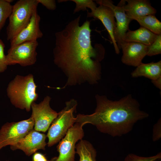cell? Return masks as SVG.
<instances>
[{"label":"cell","instance_id":"obj_1","mask_svg":"<svg viewBox=\"0 0 161 161\" xmlns=\"http://www.w3.org/2000/svg\"><path fill=\"white\" fill-rule=\"evenodd\" d=\"M80 17L55 33L54 62L67 78L60 89L85 83L95 84L101 78L100 62L104 57V49L100 44L92 46L90 22L86 20L80 26Z\"/></svg>","mask_w":161,"mask_h":161},{"label":"cell","instance_id":"obj_2","mask_svg":"<svg viewBox=\"0 0 161 161\" xmlns=\"http://www.w3.org/2000/svg\"><path fill=\"white\" fill-rule=\"evenodd\" d=\"M95 98L96 106L94 112L90 114H78L75 123L83 126L92 124L100 132L114 137L128 133L137 121L149 116L141 110L139 103L131 94L114 101L98 94Z\"/></svg>","mask_w":161,"mask_h":161},{"label":"cell","instance_id":"obj_3","mask_svg":"<svg viewBox=\"0 0 161 161\" xmlns=\"http://www.w3.org/2000/svg\"><path fill=\"white\" fill-rule=\"evenodd\" d=\"M37 87L32 74L25 76L18 75L8 83L7 95L15 107L29 112L32 104L38 97L36 91Z\"/></svg>","mask_w":161,"mask_h":161},{"label":"cell","instance_id":"obj_4","mask_svg":"<svg viewBox=\"0 0 161 161\" xmlns=\"http://www.w3.org/2000/svg\"><path fill=\"white\" fill-rule=\"evenodd\" d=\"M78 105L77 100L72 99L65 102V107L59 112L54 120L47 135V145L51 147L59 142L68 130L75 123L73 115Z\"/></svg>","mask_w":161,"mask_h":161},{"label":"cell","instance_id":"obj_5","mask_svg":"<svg viewBox=\"0 0 161 161\" xmlns=\"http://www.w3.org/2000/svg\"><path fill=\"white\" fill-rule=\"evenodd\" d=\"M38 4L37 0H20L13 5L7 28V40L10 41L27 25Z\"/></svg>","mask_w":161,"mask_h":161},{"label":"cell","instance_id":"obj_6","mask_svg":"<svg viewBox=\"0 0 161 161\" xmlns=\"http://www.w3.org/2000/svg\"><path fill=\"white\" fill-rule=\"evenodd\" d=\"M83 126L80 123H75L59 141L57 147L58 156L48 161H75L76 144L84 136Z\"/></svg>","mask_w":161,"mask_h":161},{"label":"cell","instance_id":"obj_7","mask_svg":"<svg viewBox=\"0 0 161 161\" xmlns=\"http://www.w3.org/2000/svg\"><path fill=\"white\" fill-rule=\"evenodd\" d=\"M37 41H27L10 47L6 55L8 66L18 64L22 66L34 64L37 61Z\"/></svg>","mask_w":161,"mask_h":161},{"label":"cell","instance_id":"obj_8","mask_svg":"<svg viewBox=\"0 0 161 161\" xmlns=\"http://www.w3.org/2000/svg\"><path fill=\"white\" fill-rule=\"evenodd\" d=\"M34 126V120L31 117L18 122L4 124L0 129V150L24 137L33 129Z\"/></svg>","mask_w":161,"mask_h":161},{"label":"cell","instance_id":"obj_9","mask_svg":"<svg viewBox=\"0 0 161 161\" xmlns=\"http://www.w3.org/2000/svg\"><path fill=\"white\" fill-rule=\"evenodd\" d=\"M51 100V97L47 96L39 103L34 102L31 104V117L34 120L35 130L37 131L46 132L58 115V113L50 107Z\"/></svg>","mask_w":161,"mask_h":161},{"label":"cell","instance_id":"obj_10","mask_svg":"<svg viewBox=\"0 0 161 161\" xmlns=\"http://www.w3.org/2000/svg\"><path fill=\"white\" fill-rule=\"evenodd\" d=\"M99 5L107 6L113 11L116 20V27L114 31V40L119 49L121 44L124 42L123 39L126 33L129 29V25L132 20L127 15L124 9L126 0H121L117 6L113 4L110 0H96Z\"/></svg>","mask_w":161,"mask_h":161},{"label":"cell","instance_id":"obj_11","mask_svg":"<svg viewBox=\"0 0 161 161\" xmlns=\"http://www.w3.org/2000/svg\"><path fill=\"white\" fill-rule=\"evenodd\" d=\"M46 135L32 129L16 143L10 145L13 150L20 149L30 156L39 149L44 150L47 144Z\"/></svg>","mask_w":161,"mask_h":161},{"label":"cell","instance_id":"obj_12","mask_svg":"<svg viewBox=\"0 0 161 161\" xmlns=\"http://www.w3.org/2000/svg\"><path fill=\"white\" fill-rule=\"evenodd\" d=\"M148 46L140 43L124 41L121 45L122 50L121 61L126 65L137 67L142 63L147 55Z\"/></svg>","mask_w":161,"mask_h":161},{"label":"cell","instance_id":"obj_13","mask_svg":"<svg viewBox=\"0 0 161 161\" xmlns=\"http://www.w3.org/2000/svg\"><path fill=\"white\" fill-rule=\"evenodd\" d=\"M40 19L37 10L33 13L27 25L10 41V47L27 41H37L42 37L43 34L39 25Z\"/></svg>","mask_w":161,"mask_h":161},{"label":"cell","instance_id":"obj_14","mask_svg":"<svg viewBox=\"0 0 161 161\" xmlns=\"http://www.w3.org/2000/svg\"><path fill=\"white\" fill-rule=\"evenodd\" d=\"M87 16L98 19L101 21L109 33L115 52L119 54L120 49L114 37L116 24L114 13L112 10L107 6L99 5L98 7L91 10V12L87 11Z\"/></svg>","mask_w":161,"mask_h":161},{"label":"cell","instance_id":"obj_15","mask_svg":"<svg viewBox=\"0 0 161 161\" xmlns=\"http://www.w3.org/2000/svg\"><path fill=\"white\" fill-rule=\"evenodd\" d=\"M127 4L124 6L127 15L132 20L148 15H155L156 9L146 0H126Z\"/></svg>","mask_w":161,"mask_h":161},{"label":"cell","instance_id":"obj_16","mask_svg":"<svg viewBox=\"0 0 161 161\" xmlns=\"http://www.w3.org/2000/svg\"><path fill=\"white\" fill-rule=\"evenodd\" d=\"M157 35L147 29L140 27L135 30H129L125 34L123 41L136 42L149 46L156 40Z\"/></svg>","mask_w":161,"mask_h":161},{"label":"cell","instance_id":"obj_17","mask_svg":"<svg viewBox=\"0 0 161 161\" xmlns=\"http://www.w3.org/2000/svg\"><path fill=\"white\" fill-rule=\"evenodd\" d=\"M134 78L143 76L152 80L161 77V61L156 62L141 63L131 73Z\"/></svg>","mask_w":161,"mask_h":161},{"label":"cell","instance_id":"obj_18","mask_svg":"<svg viewBox=\"0 0 161 161\" xmlns=\"http://www.w3.org/2000/svg\"><path fill=\"white\" fill-rule=\"evenodd\" d=\"M76 153L79 156L78 161H97V152L88 141L81 140L76 145Z\"/></svg>","mask_w":161,"mask_h":161},{"label":"cell","instance_id":"obj_19","mask_svg":"<svg viewBox=\"0 0 161 161\" xmlns=\"http://www.w3.org/2000/svg\"><path fill=\"white\" fill-rule=\"evenodd\" d=\"M140 25L153 33L159 35L161 34V22L155 15H148L134 19Z\"/></svg>","mask_w":161,"mask_h":161},{"label":"cell","instance_id":"obj_20","mask_svg":"<svg viewBox=\"0 0 161 161\" xmlns=\"http://www.w3.org/2000/svg\"><path fill=\"white\" fill-rule=\"evenodd\" d=\"M13 5L7 0H0V32L10 15Z\"/></svg>","mask_w":161,"mask_h":161},{"label":"cell","instance_id":"obj_21","mask_svg":"<svg viewBox=\"0 0 161 161\" xmlns=\"http://www.w3.org/2000/svg\"><path fill=\"white\" fill-rule=\"evenodd\" d=\"M76 4L74 13L80 10L85 11L86 8H89L92 10L96 8V4L95 2L91 0H71Z\"/></svg>","mask_w":161,"mask_h":161},{"label":"cell","instance_id":"obj_22","mask_svg":"<svg viewBox=\"0 0 161 161\" xmlns=\"http://www.w3.org/2000/svg\"><path fill=\"white\" fill-rule=\"evenodd\" d=\"M161 159V152L149 157H141L133 154H129L125 157L124 161H158Z\"/></svg>","mask_w":161,"mask_h":161},{"label":"cell","instance_id":"obj_23","mask_svg":"<svg viewBox=\"0 0 161 161\" xmlns=\"http://www.w3.org/2000/svg\"><path fill=\"white\" fill-rule=\"evenodd\" d=\"M161 53V34L158 35L154 41L148 46L147 55L151 56Z\"/></svg>","mask_w":161,"mask_h":161},{"label":"cell","instance_id":"obj_24","mask_svg":"<svg viewBox=\"0 0 161 161\" xmlns=\"http://www.w3.org/2000/svg\"><path fill=\"white\" fill-rule=\"evenodd\" d=\"M4 44L0 39V73L4 72L7 69V65L6 55L4 53Z\"/></svg>","mask_w":161,"mask_h":161},{"label":"cell","instance_id":"obj_25","mask_svg":"<svg viewBox=\"0 0 161 161\" xmlns=\"http://www.w3.org/2000/svg\"><path fill=\"white\" fill-rule=\"evenodd\" d=\"M161 137V121L159 119L154 125L153 129L152 139L154 141L159 140Z\"/></svg>","mask_w":161,"mask_h":161},{"label":"cell","instance_id":"obj_26","mask_svg":"<svg viewBox=\"0 0 161 161\" xmlns=\"http://www.w3.org/2000/svg\"><path fill=\"white\" fill-rule=\"evenodd\" d=\"M47 9L50 10H54L56 8L55 1L54 0H37Z\"/></svg>","mask_w":161,"mask_h":161},{"label":"cell","instance_id":"obj_27","mask_svg":"<svg viewBox=\"0 0 161 161\" xmlns=\"http://www.w3.org/2000/svg\"><path fill=\"white\" fill-rule=\"evenodd\" d=\"M32 160V161H48L45 155L38 152L34 153Z\"/></svg>","mask_w":161,"mask_h":161},{"label":"cell","instance_id":"obj_28","mask_svg":"<svg viewBox=\"0 0 161 161\" xmlns=\"http://www.w3.org/2000/svg\"><path fill=\"white\" fill-rule=\"evenodd\" d=\"M153 84L157 88L161 89V77L154 80H152Z\"/></svg>","mask_w":161,"mask_h":161},{"label":"cell","instance_id":"obj_29","mask_svg":"<svg viewBox=\"0 0 161 161\" xmlns=\"http://www.w3.org/2000/svg\"></svg>","mask_w":161,"mask_h":161},{"label":"cell","instance_id":"obj_30","mask_svg":"<svg viewBox=\"0 0 161 161\" xmlns=\"http://www.w3.org/2000/svg\"></svg>","mask_w":161,"mask_h":161}]
</instances>
